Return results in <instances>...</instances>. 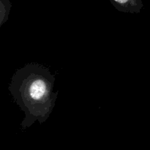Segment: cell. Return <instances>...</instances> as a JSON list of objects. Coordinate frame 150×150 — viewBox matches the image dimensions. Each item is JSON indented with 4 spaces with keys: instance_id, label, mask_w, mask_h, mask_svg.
Listing matches in <instances>:
<instances>
[{
    "instance_id": "obj_2",
    "label": "cell",
    "mask_w": 150,
    "mask_h": 150,
    "mask_svg": "<svg viewBox=\"0 0 150 150\" xmlns=\"http://www.w3.org/2000/svg\"><path fill=\"white\" fill-rule=\"evenodd\" d=\"M117 10L127 13H139L143 8V0H110Z\"/></svg>"
},
{
    "instance_id": "obj_3",
    "label": "cell",
    "mask_w": 150,
    "mask_h": 150,
    "mask_svg": "<svg viewBox=\"0 0 150 150\" xmlns=\"http://www.w3.org/2000/svg\"><path fill=\"white\" fill-rule=\"evenodd\" d=\"M11 10V4L9 0H0V27L8 20Z\"/></svg>"
},
{
    "instance_id": "obj_1",
    "label": "cell",
    "mask_w": 150,
    "mask_h": 150,
    "mask_svg": "<svg viewBox=\"0 0 150 150\" xmlns=\"http://www.w3.org/2000/svg\"><path fill=\"white\" fill-rule=\"evenodd\" d=\"M54 82L55 76L51 70L36 62L28 63L13 75L8 89L24 113L21 123L23 130L36 122L43 124L49 118L59 95L54 92Z\"/></svg>"
}]
</instances>
